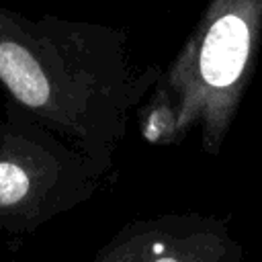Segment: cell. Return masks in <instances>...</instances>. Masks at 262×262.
I'll return each instance as SVG.
<instances>
[{
    "mask_svg": "<svg viewBox=\"0 0 262 262\" xmlns=\"http://www.w3.org/2000/svg\"><path fill=\"white\" fill-rule=\"evenodd\" d=\"M137 68L127 33L55 14L0 6V86L31 119L76 147L102 176L131 117L162 78Z\"/></svg>",
    "mask_w": 262,
    "mask_h": 262,
    "instance_id": "1",
    "label": "cell"
},
{
    "mask_svg": "<svg viewBox=\"0 0 262 262\" xmlns=\"http://www.w3.org/2000/svg\"><path fill=\"white\" fill-rule=\"evenodd\" d=\"M262 53V0H209L192 31L164 68L154 92L178 113L184 139L219 154Z\"/></svg>",
    "mask_w": 262,
    "mask_h": 262,
    "instance_id": "2",
    "label": "cell"
},
{
    "mask_svg": "<svg viewBox=\"0 0 262 262\" xmlns=\"http://www.w3.org/2000/svg\"><path fill=\"white\" fill-rule=\"evenodd\" d=\"M98 170L70 143L4 102L0 119V231L33 233L88 201Z\"/></svg>",
    "mask_w": 262,
    "mask_h": 262,
    "instance_id": "3",
    "label": "cell"
},
{
    "mask_svg": "<svg viewBox=\"0 0 262 262\" xmlns=\"http://www.w3.org/2000/svg\"><path fill=\"white\" fill-rule=\"evenodd\" d=\"M239 248L225 223L170 215L127 225L90 262H237Z\"/></svg>",
    "mask_w": 262,
    "mask_h": 262,
    "instance_id": "4",
    "label": "cell"
},
{
    "mask_svg": "<svg viewBox=\"0 0 262 262\" xmlns=\"http://www.w3.org/2000/svg\"><path fill=\"white\" fill-rule=\"evenodd\" d=\"M141 137L151 145H174L182 141L178 129V113L174 104L151 90L149 98L137 111Z\"/></svg>",
    "mask_w": 262,
    "mask_h": 262,
    "instance_id": "5",
    "label": "cell"
}]
</instances>
